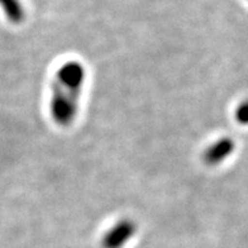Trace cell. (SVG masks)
Listing matches in <instances>:
<instances>
[{"label":"cell","mask_w":248,"mask_h":248,"mask_svg":"<svg viewBox=\"0 0 248 248\" xmlns=\"http://www.w3.org/2000/svg\"><path fill=\"white\" fill-rule=\"evenodd\" d=\"M138 225L136 220L129 217L118 219L114 224L105 232L101 238L103 248H122L137 233Z\"/></svg>","instance_id":"obj_2"},{"label":"cell","mask_w":248,"mask_h":248,"mask_svg":"<svg viewBox=\"0 0 248 248\" xmlns=\"http://www.w3.org/2000/svg\"><path fill=\"white\" fill-rule=\"evenodd\" d=\"M85 78V66L76 60L66 61L56 71L51 86L49 114L59 127L67 128L75 122Z\"/></svg>","instance_id":"obj_1"},{"label":"cell","mask_w":248,"mask_h":248,"mask_svg":"<svg viewBox=\"0 0 248 248\" xmlns=\"http://www.w3.org/2000/svg\"><path fill=\"white\" fill-rule=\"evenodd\" d=\"M234 148L235 142L231 137L219 138L204 150L202 160L206 166H218L234 152Z\"/></svg>","instance_id":"obj_3"},{"label":"cell","mask_w":248,"mask_h":248,"mask_svg":"<svg viewBox=\"0 0 248 248\" xmlns=\"http://www.w3.org/2000/svg\"><path fill=\"white\" fill-rule=\"evenodd\" d=\"M235 119L239 124L248 125V100L238 105V108L235 110Z\"/></svg>","instance_id":"obj_5"},{"label":"cell","mask_w":248,"mask_h":248,"mask_svg":"<svg viewBox=\"0 0 248 248\" xmlns=\"http://www.w3.org/2000/svg\"><path fill=\"white\" fill-rule=\"evenodd\" d=\"M0 9L8 22L19 26L26 20V8L20 0H0Z\"/></svg>","instance_id":"obj_4"}]
</instances>
